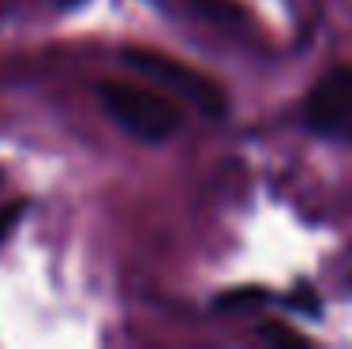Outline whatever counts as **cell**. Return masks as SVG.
<instances>
[{"label": "cell", "mask_w": 352, "mask_h": 349, "mask_svg": "<svg viewBox=\"0 0 352 349\" xmlns=\"http://www.w3.org/2000/svg\"><path fill=\"white\" fill-rule=\"evenodd\" d=\"M102 109L109 120L120 124L128 136L139 143H165L184 128V102H173L150 83H131V79H105L98 87Z\"/></svg>", "instance_id": "6da1fadb"}, {"label": "cell", "mask_w": 352, "mask_h": 349, "mask_svg": "<svg viewBox=\"0 0 352 349\" xmlns=\"http://www.w3.org/2000/svg\"><path fill=\"white\" fill-rule=\"evenodd\" d=\"M124 64H128L135 76L142 79H154L162 90L176 94V102L191 105L195 113H206V116H221L229 98L225 90L217 87L210 76L188 68L184 61H173V56L157 53V49H124Z\"/></svg>", "instance_id": "7a4b0ae2"}, {"label": "cell", "mask_w": 352, "mask_h": 349, "mask_svg": "<svg viewBox=\"0 0 352 349\" xmlns=\"http://www.w3.org/2000/svg\"><path fill=\"white\" fill-rule=\"evenodd\" d=\"M304 124L318 139L352 143V64H333L304 98Z\"/></svg>", "instance_id": "3957f363"}, {"label": "cell", "mask_w": 352, "mask_h": 349, "mask_svg": "<svg viewBox=\"0 0 352 349\" xmlns=\"http://www.w3.org/2000/svg\"><path fill=\"white\" fill-rule=\"evenodd\" d=\"M56 4H64V8H68V4H79V0H56Z\"/></svg>", "instance_id": "277c9868"}]
</instances>
